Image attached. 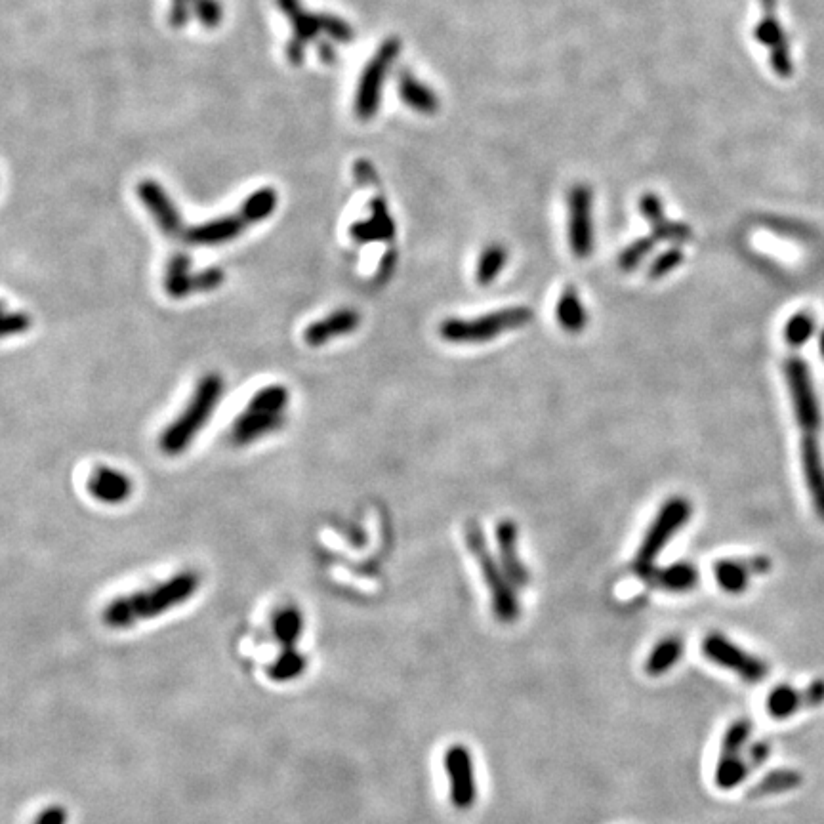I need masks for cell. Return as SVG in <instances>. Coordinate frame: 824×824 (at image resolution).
<instances>
[{
	"instance_id": "f1b7e54d",
	"label": "cell",
	"mask_w": 824,
	"mask_h": 824,
	"mask_svg": "<svg viewBox=\"0 0 824 824\" xmlns=\"http://www.w3.org/2000/svg\"><path fill=\"white\" fill-rule=\"evenodd\" d=\"M754 771V767L746 760L744 754H737V756H721L716 765V773H714V781L720 786L721 790H733L737 786H741L746 777Z\"/></svg>"
},
{
	"instance_id": "d4e9b609",
	"label": "cell",
	"mask_w": 824,
	"mask_h": 824,
	"mask_svg": "<svg viewBox=\"0 0 824 824\" xmlns=\"http://www.w3.org/2000/svg\"><path fill=\"white\" fill-rule=\"evenodd\" d=\"M683 657V641L678 636L660 639L645 660V672L651 678H660L668 674Z\"/></svg>"
},
{
	"instance_id": "7402d4cb",
	"label": "cell",
	"mask_w": 824,
	"mask_h": 824,
	"mask_svg": "<svg viewBox=\"0 0 824 824\" xmlns=\"http://www.w3.org/2000/svg\"><path fill=\"white\" fill-rule=\"evenodd\" d=\"M399 96L416 113L433 115L439 111V100L435 92L430 86L420 83L409 71H401L399 75Z\"/></svg>"
},
{
	"instance_id": "816d5d0a",
	"label": "cell",
	"mask_w": 824,
	"mask_h": 824,
	"mask_svg": "<svg viewBox=\"0 0 824 824\" xmlns=\"http://www.w3.org/2000/svg\"><path fill=\"white\" fill-rule=\"evenodd\" d=\"M763 12H777V0H760Z\"/></svg>"
},
{
	"instance_id": "ffe728a7",
	"label": "cell",
	"mask_w": 824,
	"mask_h": 824,
	"mask_svg": "<svg viewBox=\"0 0 824 824\" xmlns=\"http://www.w3.org/2000/svg\"><path fill=\"white\" fill-rule=\"evenodd\" d=\"M285 424V414L252 411L245 407L231 428V439L235 445H250L252 441L279 430Z\"/></svg>"
},
{
	"instance_id": "ba28073f",
	"label": "cell",
	"mask_w": 824,
	"mask_h": 824,
	"mask_svg": "<svg viewBox=\"0 0 824 824\" xmlns=\"http://www.w3.org/2000/svg\"><path fill=\"white\" fill-rule=\"evenodd\" d=\"M704 657L718 664L721 668L737 674L741 680L758 683L769 674V666L762 659L746 653L737 643L725 638L723 634H708L702 641Z\"/></svg>"
},
{
	"instance_id": "8fae6325",
	"label": "cell",
	"mask_w": 824,
	"mask_h": 824,
	"mask_svg": "<svg viewBox=\"0 0 824 824\" xmlns=\"http://www.w3.org/2000/svg\"><path fill=\"white\" fill-rule=\"evenodd\" d=\"M277 4L294 27V37L290 39L289 46H287V60L290 65L300 67L306 58V48L309 42L315 41L317 35L323 33L321 14H309L302 8L300 0H277Z\"/></svg>"
},
{
	"instance_id": "83f0119b",
	"label": "cell",
	"mask_w": 824,
	"mask_h": 824,
	"mask_svg": "<svg viewBox=\"0 0 824 824\" xmlns=\"http://www.w3.org/2000/svg\"><path fill=\"white\" fill-rule=\"evenodd\" d=\"M807 706L805 691H798L792 685H777L767 697V712L773 720H786Z\"/></svg>"
},
{
	"instance_id": "603a6c76",
	"label": "cell",
	"mask_w": 824,
	"mask_h": 824,
	"mask_svg": "<svg viewBox=\"0 0 824 824\" xmlns=\"http://www.w3.org/2000/svg\"><path fill=\"white\" fill-rule=\"evenodd\" d=\"M647 582L659 586L668 592H689L699 582V571L691 563H674L664 569H653V573L645 578Z\"/></svg>"
},
{
	"instance_id": "ab89813d",
	"label": "cell",
	"mask_w": 824,
	"mask_h": 824,
	"mask_svg": "<svg viewBox=\"0 0 824 824\" xmlns=\"http://www.w3.org/2000/svg\"><path fill=\"white\" fill-rule=\"evenodd\" d=\"M321 31H323V35H327L332 41L342 42V44L353 41V29L338 16L321 14Z\"/></svg>"
},
{
	"instance_id": "44dd1931",
	"label": "cell",
	"mask_w": 824,
	"mask_h": 824,
	"mask_svg": "<svg viewBox=\"0 0 824 824\" xmlns=\"http://www.w3.org/2000/svg\"><path fill=\"white\" fill-rule=\"evenodd\" d=\"M372 216L369 220L357 222L351 226V237L359 243H371V241H390L395 235V224L392 216L388 212L386 201L376 197L371 203Z\"/></svg>"
},
{
	"instance_id": "2e32d148",
	"label": "cell",
	"mask_w": 824,
	"mask_h": 824,
	"mask_svg": "<svg viewBox=\"0 0 824 824\" xmlns=\"http://www.w3.org/2000/svg\"><path fill=\"white\" fill-rule=\"evenodd\" d=\"M86 491L102 504L119 506L134 493V483L121 470H115L111 466H98L88 475Z\"/></svg>"
},
{
	"instance_id": "4dcf8cb0",
	"label": "cell",
	"mask_w": 824,
	"mask_h": 824,
	"mask_svg": "<svg viewBox=\"0 0 824 824\" xmlns=\"http://www.w3.org/2000/svg\"><path fill=\"white\" fill-rule=\"evenodd\" d=\"M802 784V775L792 769H777L765 775L760 783L750 790V798H763V796H775L783 794L788 790H794Z\"/></svg>"
},
{
	"instance_id": "52a82bcc",
	"label": "cell",
	"mask_w": 824,
	"mask_h": 824,
	"mask_svg": "<svg viewBox=\"0 0 824 824\" xmlns=\"http://www.w3.org/2000/svg\"><path fill=\"white\" fill-rule=\"evenodd\" d=\"M784 374L790 399L794 405V416L804 433H817L821 428V407L811 380V371L802 357L792 355L784 363Z\"/></svg>"
},
{
	"instance_id": "f907efd6",
	"label": "cell",
	"mask_w": 824,
	"mask_h": 824,
	"mask_svg": "<svg viewBox=\"0 0 824 824\" xmlns=\"http://www.w3.org/2000/svg\"><path fill=\"white\" fill-rule=\"evenodd\" d=\"M393 268H395V252H388V254H386V258H384V260H382V264H380V271H378V275H380V277H382V275H390Z\"/></svg>"
},
{
	"instance_id": "4316f807",
	"label": "cell",
	"mask_w": 824,
	"mask_h": 824,
	"mask_svg": "<svg viewBox=\"0 0 824 824\" xmlns=\"http://www.w3.org/2000/svg\"><path fill=\"white\" fill-rule=\"evenodd\" d=\"M308 670V657L296 647H283L279 657L268 666L269 680L277 683L298 680Z\"/></svg>"
},
{
	"instance_id": "bcb514c9",
	"label": "cell",
	"mask_w": 824,
	"mask_h": 824,
	"mask_svg": "<svg viewBox=\"0 0 824 824\" xmlns=\"http://www.w3.org/2000/svg\"><path fill=\"white\" fill-rule=\"evenodd\" d=\"M67 809L63 805H50L42 809L33 824H67Z\"/></svg>"
},
{
	"instance_id": "c3c4849f",
	"label": "cell",
	"mask_w": 824,
	"mask_h": 824,
	"mask_svg": "<svg viewBox=\"0 0 824 824\" xmlns=\"http://www.w3.org/2000/svg\"><path fill=\"white\" fill-rule=\"evenodd\" d=\"M317 52H319V58H321V62L325 63H334L336 62V58H338V52H336V48L330 44V42L323 41L319 42V46H317Z\"/></svg>"
},
{
	"instance_id": "9c48e42d",
	"label": "cell",
	"mask_w": 824,
	"mask_h": 824,
	"mask_svg": "<svg viewBox=\"0 0 824 824\" xmlns=\"http://www.w3.org/2000/svg\"><path fill=\"white\" fill-rule=\"evenodd\" d=\"M445 771L451 786V802L456 809L468 811L477 802L474 758L464 744H453L445 752Z\"/></svg>"
},
{
	"instance_id": "e575fe53",
	"label": "cell",
	"mask_w": 824,
	"mask_h": 824,
	"mask_svg": "<svg viewBox=\"0 0 824 824\" xmlns=\"http://www.w3.org/2000/svg\"><path fill=\"white\" fill-rule=\"evenodd\" d=\"M750 735H752V721L746 720V718L733 721L729 725V729L725 731V735H723L721 756L744 754L746 746L750 744Z\"/></svg>"
},
{
	"instance_id": "5bb4252c",
	"label": "cell",
	"mask_w": 824,
	"mask_h": 824,
	"mask_svg": "<svg viewBox=\"0 0 824 824\" xmlns=\"http://www.w3.org/2000/svg\"><path fill=\"white\" fill-rule=\"evenodd\" d=\"M771 571V559L765 556L748 557V559H721L714 563V577L723 592L742 594L750 586L754 575H765Z\"/></svg>"
},
{
	"instance_id": "f546056e",
	"label": "cell",
	"mask_w": 824,
	"mask_h": 824,
	"mask_svg": "<svg viewBox=\"0 0 824 824\" xmlns=\"http://www.w3.org/2000/svg\"><path fill=\"white\" fill-rule=\"evenodd\" d=\"M273 636L283 647H296L304 632V617L298 607H285L273 617Z\"/></svg>"
},
{
	"instance_id": "7bdbcfd3",
	"label": "cell",
	"mask_w": 824,
	"mask_h": 824,
	"mask_svg": "<svg viewBox=\"0 0 824 824\" xmlns=\"http://www.w3.org/2000/svg\"><path fill=\"white\" fill-rule=\"evenodd\" d=\"M33 327V321L29 315H25L23 311H8L2 319V338H10V336H20L25 334L27 330Z\"/></svg>"
},
{
	"instance_id": "7dc6e473",
	"label": "cell",
	"mask_w": 824,
	"mask_h": 824,
	"mask_svg": "<svg viewBox=\"0 0 824 824\" xmlns=\"http://www.w3.org/2000/svg\"><path fill=\"white\" fill-rule=\"evenodd\" d=\"M805 691V701H807V706L809 708H813V706H821L824 702V681H813L811 685H807L804 689Z\"/></svg>"
},
{
	"instance_id": "cb8c5ba5",
	"label": "cell",
	"mask_w": 824,
	"mask_h": 824,
	"mask_svg": "<svg viewBox=\"0 0 824 824\" xmlns=\"http://www.w3.org/2000/svg\"><path fill=\"white\" fill-rule=\"evenodd\" d=\"M193 277L195 273L191 271V258L187 254H176L170 258L165 269V292L174 298L182 300L193 294Z\"/></svg>"
},
{
	"instance_id": "f5cc1de1",
	"label": "cell",
	"mask_w": 824,
	"mask_h": 824,
	"mask_svg": "<svg viewBox=\"0 0 824 824\" xmlns=\"http://www.w3.org/2000/svg\"><path fill=\"white\" fill-rule=\"evenodd\" d=\"M819 350H821V355H823L824 359V330L821 332V336H819Z\"/></svg>"
},
{
	"instance_id": "b9f144b4",
	"label": "cell",
	"mask_w": 824,
	"mask_h": 824,
	"mask_svg": "<svg viewBox=\"0 0 824 824\" xmlns=\"http://www.w3.org/2000/svg\"><path fill=\"white\" fill-rule=\"evenodd\" d=\"M226 281V273L220 268H206L193 277V294L197 292H212L222 287Z\"/></svg>"
},
{
	"instance_id": "60d3db41",
	"label": "cell",
	"mask_w": 824,
	"mask_h": 824,
	"mask_svg": "<svg viewBox=\"0 0 824 824\" xmlns=\"http://www.w3.org/2000/svg\"><path fill=\"white\" fill-rule=\"evenodd\" d=\"M681 262H683V252H681V248H670V250L662 252L659 258L651 264L649 277H651V279H662V277L668 275L670 271L680 268Z\"/></svg>"
},
{
	"instance_id": "f6af8a7d",
	"label": "cell",
	"mask_w": 824,
	"mask_h": 824,
	"mask_svg": "<svg viewBox=\"0 0 824 824\" xmlns=\"http://www.w3.org/2000/svg\"><path fill=\"white\" fill-rule=\"evenodd\" d=\"M193 14V0H172L168 21L172 27H184Z\"/></svg>"
},
{
	"instance_id": "8d00e7d4",
	"label": "cell",
	"mask_w": 824,
	"mask_h": 824,
	"mask_svg": "<svg viewBox=\"0 0 824 824\" xmlns=\"http://www.w3.org/2000/svg\"><path fill=\"white\" fill-rule=\"evenodd\" d=\"M655 237H645L634 241L628 248H624L618 256V268L622 271H632L647 258V254L655 247Z\"/></svg>"
},
{
	"instance_id": "d590c367",
	"label": "cell",
	"mask_w": 824,
	"mask_h": 824,
	"mask_svg": "<svg viewBox=\"0 0 824 824\" xmlns=\"http://www.w3.org/2000/svg\"><path fill=\"white\" fill-rule=\"evenodd\" d=\"M815 332V317L809 311L792 315L784 327V340L790 348H802Z\"/></svg>"
},
{
	"instance_id": "9a60e30c",
	"label": "cell",
	"mask_w": 824,
	"mask_h": 824,
	"mask_svg": "<svg viewBox=\"0 0 824 824\" xmlns=\"http://www.w3.org/2000/svg\"><path fill=\"white\" fill-rule=\"evenodd\" d=\"M138 195L145 208L149 210V214L153 216V220L157 222V226L163 229V233L172 239H182L186 226L176 206L166 195L165 189L153 180H145L138 186Z\"/></svg>"
},
{
	"instance_id": "d6a6232c",
	"label": "cell",
	"mask_w": 824,
	"mask_h": 824,
	"mask_svg": "<svg viewBox=\"0 0 824 824\" xmlns=\"http://www.w3.org/2000/svg\"><path fill=\"white\" fill-rule=\"evenodd\" d=\"M290 393L281 384H271L254 393L248 401V409L252 411L271 412V414H285L289 407Z\"/></svg>"
},
{
	"instance_id": "7c38bea8",
	"label": "cell",
	"mask_w": 824,
	"mask_h": 824,
	"mask_svg": "<svg viewBox=\"0 0 824 824\" xmlns=\"http://www.w3.org/2000/svg\"><path fill=\"white\" fill-rule=\"evenodd\" d=\"M754 39L769 48V62L773 71L781 79H790L794 73V63L777 12H763L762 20L754 27Z\"/></svg>"
},
{
	"instance_id": "ee69618b",
	"label": "cell",
	"mask_w": 824,
	"mask_h": 824,
	"mask_svg": "<svg viewBox=\"0 0 824 824\" xmlns=\"http://www.w3.org/2000/svg\"><path fill=\"white\" fill-rule=\"evenodd\" d=\"M639 210H641L643 218L653 227L659 226L666 220L662 201L653 193H645L643 197H639Z\"/></svg>"
},
{
	"instance_id": "681fc988",
	"label": "cell",
	"mask_w": 824,
	"mask_h": 824,
	"mask_svg": "<svg viewBox=\"0 0 824 824\" xmlns=\"http://www.w3.org/2000/svg\"><path fill=\"white\" fill-rule=\"evenodd\" d=\"M355 176H357V180L361 182V184H369L371 180H374V170H372V166L369 163H365V161H361V163H357L355 165Z\"/></svg>"
},
{
	"instance_id": "f35d334b",
	"label": "cell",
	"mask_w": 824,
	"mask_h": 824,
	"mask_svg": "<svg viewBox=\"0 0 824 824\" xmlns=\"http://www.w3.org/2000/svg\"><path fill=\"white\" fill-rule=\"evenodd\" d=\"M193 16L205 27H216L224 18V8L218 0H193Z\"/></svg>"
},
{
	"instance_id": "ac0fdd59",
	"label": "cell",
	"mask_w": 824,
	"mask_h": 824,
	"mask_svg": "<svg viewBox=\"0 0 824 824\" xmlns=\"http://www.w3.org/2000/svg\"><path fill=\"white\" fill-rule=\"evenodd\" d=\"M517 525L512 519H502L496 525V546H498V561L506 573L508 580L514 586H527L529 582V571L523 565L519 552H517Z\"/></svg>"
},
{
	"instance_id": "e0dca14e",
	"label": "cell",
	"mask_w": 824,
	"mask_h": 824,
	"mask_svg": "<svg viewBox=\"0 0 824 824\" xmlns=\"http://www.w3.org/2000/svg\"><path fill=\"white\" fill-rule=\"evenodd\" d=\"M361 315L355 309L344 308L332 311L327 317L309 323L304 329V342L309 348H321L334 338H342L359 329Z\"/></svg>"
},
{
	"instance_id": "836d02e7",
	"label": "cell",
	"mask_w": 824,
	"mask_h": 824,
	"mask_svg": "<svg viewBox=\"0 0 824 824\" xmlns=\"http://www.w3.org/2000/svg\"><path fill=\"white\" fill-rule=\"evenodd\" d=\"M506 262H508V250L502 245L495 243V245L485 248L479 256L477 269H475L477 283L483 285V287L491 285L498 277V273L506 266Z\"/></svg>"
},
{
	"instance_id": "30bf717a",
	"label": "cell",
	"mask_w": 824,
	"mask_h": 824,
	"mask_svg": "<svg viewBox=\"0 0 824 824\" xmlns=\"http://www.w3.org/2000/svg\"><path fill=\"white\" fill-rule=\"evenodd\" d=\"M569 243L578 258H586L594 248L592 191L582 184L569 193Z\"/></svg>"
},
{
	"instance_id": "1f68e13d",
	"label": "cell",
	"mask_w": 824,
	"mask_h": 824,
	"mask_svg": "<svg viewBox=\"0 0 824 824\" xmlns=\"http://www.w3.org/2000/svg\"><path fill=\"white\" fill-rule=\"evenodd\" d=\"M277 191L271 187H262L258 191H254L252 195H248L245 203L241 205V212L247 218L248 224H260L264 220H268L269 216L273 214V210L277 208Z\"/></svg>"
},
{
	"instance_id": "4fadbf2b",
	"label": "cell",
	"mask_w": 824,
	"mask_h": 824,
	"mask_svg": "<svg viewBox=\"0 0 824 824\" xmlns=\"http://www.w3.org/2000/svg\"><path fill=\"white\" fill-rule=\"evenodd\" d=\"M248 226L250 224L243 216V212L237 210L231 216H222L199 226L186 227L182 241L189 247H218L237 239Z\"/></svg>"
},
{
	"instance_id": "6da1fadb",
	"label": "cell",
	"mask_w": 824,
	"mask_h": 824,
	"mask_svg": "<svg viewBox=\"0 0 824 824\" xmlns=\"http://www.w3.org/2000/svg\"><path fill=\"white\" fill-rule=\"evenodd\" d=\"M199 588L201 577L195 571H182L153 588L113 599L103 609V624L113 630H124L147 618L161 617L193 598Z\"/></svg>"
},
{
	"instance_id": "484cf974",
	"label": "cell",
	"mask_w": 824,
	"mask_h": 824,
	"mask_svg": "<svg viewBox=\"0 0 824 824\" xmlns=\"http://www.w3.org/2000/svg\"><path fill=\"white\" fill-rule=\"evenodd\" d=\"M556 317L559 327L567 332L575 334V332L586 329L588 315H586V309L582 306V300L575 287H567L561 292L557 300Z\"/></svg>"
},
{
	"instance_id": "d6986e66",
	"label": "cell",
	"mask_w": 824,
	"mask_h": 824,
	"mask_svg": "<svg viewBox=\"0 0 824 824\" xmlns=\"http://www.w3.org/2000/svg\"><path fill=\"white\" fill-rule=\"evenodd\" d=\"M802 470L815 512L824 521V460L817 433L802 435Z\"/></svg>"
},
{
	"instance_id": "5b68a950",
	"label": "cell",
	"mask_w": 824,
	"mask_h": 824,
	"mask_svg": "<svg viewBox=\"0 0 824 824\" xmlns=\"http://www.w3.org/2000/svg\"><path fill=\"white\" fill-rule=\"evenodd\" d=\"M689 517H691V502L685 500L683 496H672L662 504L653 525L649 527L647 535L639 546L638 556L634 559V569L639 577L647 578L653 573L655 559L660 556L664 546L689 521Z\"/></svg>"
},
{
	"instance_id": "3957f363",
	"label": "cell",
	"mask_w": 824,
	"mask_h": 824,
	"mask_svg": "<svg viewBox=\"0 0 824 824\" xmlns=\"http://www.w3.org/2000/svg\"><path fill=\"white\" fill-rule=\"evenodd\" d=\"M533 311L525 306L498 309L475 319H447L439 325V336L453 344H481L498 334L529 325Z\"/></svg>"
},
{
	"instance_id": "7a4b0ae2",
	"label": "cell",
	"mask_w": 824,
	"mask_h": 824,
	"mask_svg": "<svg viewBox=\"0 0 824 824\" xmlns=\"http://www.w3.org/2000/svg\"><path fill=\"white\" fill-rule=\"evenodd\" d=\"M226 390V382L218 372H208L191 395L186 409L180 412L159 437V449L166 456L186 453L195 437L205 430L208 420L214 416Z\"/></svg>"
},
{
	"instance_id": "74e56055",
	"label": "cell",
	"mask_w": 824,
	"mask_h": 824,
	"mask_svg": "<svg viewBox=\"0 0 824 824\" xmlns=\"http://www.w3.org/2000/svg\"><path fill=\"white\" fill-rule=\"evenodd\" d=\"M653 237L657 241H668V243L680 245V243H685L693 237V231H691V227L680 224V222L664 220L659 226L653 227Z\"/></svg>"
},
{
	"instance_id": "277c9868",
	"label": "cell",
	"mask_w": 824,
	"mask_h": 824,
	"mask_svg": "<svg viewBox=\"0 0 824 824\" xmlns=\"http://www.w3.org/2000/svg\"><path fill=\"white\" fill-rule=\"evenodd\" d=\"M466 544L470 554L477 559L481 575L485 578L487 588L491 590V601L496 618L502 622H514L519 617V603L514 594V584L508 580L500 561L496 559L485 544V536L477 521L466 523Z\"/></svg>"
},
{
	"instance_id": "8992f818",
	"label": "cell",
	"mask_w": 824,
	"mask_h": 824,
	"mask_svg": "<svg viewBox=\"0 0 824 824\" xmlns=\"http://www.w3.org/2000/svg\"><path fill=\"white\" fill-rule=\"evenodd\" d=\"M399 52H401V41L392 37L380 44L376 54L363 69L361 81L357 86V96H355V113L361 121H369L378 113L380 100H382V88L386 84L393 62L399 58Z\"/></svg>"
}]
</instances>
